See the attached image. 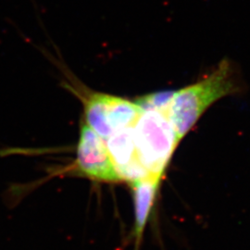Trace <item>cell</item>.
Instances as JSON below:
<instances>
[{
	"label": "cell",
	"instance_id": "obj_5",
	"mask_svg": "<svg viewBox=\"0 0 250 250\" xmlns=\"http://www.w3.org/2000/svg\"><path fill=\"white\" fill-rule=\"evenodd\" d=\"M105 141L122 181L132 183L150 175L138 160L133 128L119 131Z\"/></svg>",
	"mask_w": 250,
	"mask_h": 250
},
{
	"label": "cell",
	"instance_id": "obj_1",
	"mask_svg": "<svg viewBox=\"0 0 250 250\" xmlns=\"http://www.w3.org/2000/svg\"><path fill=\"white\" fill-rule=\"evenodd\" d=\"M241 90L235 68L230 61L223 60L200 80L170 91L166 112L179 141H182L215 102L236 95Z\"/></svg>",
	"mask_w": 250,
	"mask_h": 250
},
{
	"label": "cell",
	"instance_id": "obj_3",
	"mask_svg": "<svg viewBox=\"0 0 250 250\" xmlns=\"http://www.w3.org/2000/svg\"><path fill=\"white\" fill-rule=\"evenodd\" d=\"M142 108L133 128L138 160L150 175L162 178L180 141L167 109Z\"/></svg>",
	"mask_w": 250,
	"mask_h": 250
},
{
	"label": "cell",
	"instance_id": "obj_6",
	"mask_svg": "<svg viewBox=\"0 0 250 250\" xmlns=\"http://www.w3.org/2000/svg\"><path fill=\"white\" fill-rule=\"evenodd\" d=\"M161 178L149 175L148 177L130 183L134 203V232L137 241L141 239L144 229L147 223L152 206L158 194Z\"/></svg>",
	"mask_w": 250,
	"mask_h": 250
},
{
	"label": "cell",
	"instance_id": "obj_2",
	"mask_svg": "<svg viewBox=\"0 0 250 250\" xmlns=\"http://www.w3.org/2000/svg\"><path fill=\"white\" fill-rule=\"evenodd\" d=\"M67 89L81 99L83 106L84 124L100 137L107 140L119 131L134 128L143 108L134 100L98 92L85 86L66 65L59 61Z\"/></svg>",
	"mask_w": 250,
	"mask_h": 250
},
{
	"label": "cell",
	"instance_id": "obj_4",
	"mask_svg": "<svg viewBox=\"0 0 250 250\" xmlns=\"http://www.w3.org/2000/svg\"><path fill=\"white\" fill-rule=\"evenodd\" d=\"M75 167L81 175L97 182L118 183L122 181L106 141L84 123L81 125Z\"/></svg>",
	"mask_w": 250,
	"mask_h": 250
}]
</instances>
